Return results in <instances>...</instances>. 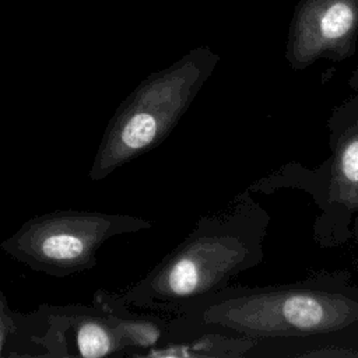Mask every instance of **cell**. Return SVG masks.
<instances>
[{
  "mask_svg": "<svg viewBox=\"0 0 358 358\" xmlns=\"http://www.w3.org/2000/svg\"><path fill=\"white\" fill-rule=\"evenodd\" d=\"M358 43V0H299L285 42V60L305 70L317 60L350 59Z\"/></svg>",
  "mask_w": 358,
  "mask_h": 358,
  "instance_id": "6",
  "label": "cell"
},
{
  "mask_svg": "<svg viewBox=\"0 0 358 358\" xmlns=\"http://www.w3.org/2000/svg\"><path fill=\"white\" fill-rule=\"evenodd\" d=\"M48 303L22 313L13 310L0 289V358H53Z\"/></svg>",
  "mask_w": 358,
  "mask_h": 358,
  "instance_id": "8",
  "label": "cell"
},
{
  "mask_svg": "<svg viewBox=\"0 0 358 358\" xmlns=\"http://www.w3.org/2000/svg\"><path fill=\"white\" fill-rule=\"evenodd\" d=\"M257 338L222 331H201L168 340L150 357L248 358Z\"/></svg>",
  "mask_w": 358,
  "mask_h": 358,
  "instance_id": "10",
  "label": "cell"
},
{
  "mask_svg": "<svg viewBox=\"0 0 358 358\" xmlns=\"http://www.w3.org/2000/svg\"><path fill=\"white\" fill-rule=\"evenodd\" d=\"M352 238L355 239V243L358 245V213L354 217V222H352Z\"/></svg>",
  "mask_w": 358,
  "mask_h": 358,
  "instance_id": "13",
  "label": "cell"
},
{
  "mask_svg": "<svg viewBox=\"0 0 358 358\" xmlns=\"http://www.w3.org/2000/svg\"><path fill=\"white\" fill-rule=\"evenodd\" d=\"M220 60L211 48L197 46L141 80L110 117L94 155L90 179L102 180L162 144Z\"/></svg>",
  "mask_w": 358,
  "mask_h": 358,
  "instance_id": "3",
  "label": "cell"
},
{
  "mask_svg": "<svg viewBox=\"0 0 358 358\" xmlns=\"http://www.w3.org/2000/svg\"><path fill=\"white\" fill-rule=\"evenodd\" d=\"M171 338L222 331L252 338L358 333V287L350 273L320 271L273 285H227L168 316Z\"/></svg>",
  "mask_w": 358,
  "mask_h": 358,
  "instance_id": "2",
  "label": "cell"
},
{
  "mask_svg": "<svg viewBox=\"0 0 358 358\" xmlns=\"http://www.w3.org/2000/svg\"><path fill=\"white\" fill-rule=\"evenodd\" d=\"M138 215L94 210H55L25 221L0 250L34 271L56 278L90 271L110 238L152 228Z\"/></svg>",
  "mask_w": 358,
  "mask_h": 358,
  "instance_id": "4",
  "label": "cell"
},
{
  "mask_svg": "<svg viewBox=\"0 0 358 358\" xmlns=\"http://www.w3.org/2000/svg\"><path fill=\"white\" fill-rule=\"evenodd\" d=\"M53 358H103L127 355V345L110 313L102 306L48 305Z\"/></svg>",
  "mask_w": 358,
  "mask_h": 358,
  "instance_id": "7",
  "label": "cell"
},
{
  "mask_svg": "<svg viewBox=\"0 0 358 358\" xmlns=\"http://www.w3.org/2000/svg\"><path fill=\"white\" fill-rule=\"evenodd\" d=\"M326 200L315 221L313 236L322 246H338L352 238L358 213V94L333 109Z\"/></svg>",
  "mask_w": 358,
  "mask_h": 358,
  "instance_id": "5",
  "label": "cell"
},
{
  "mask_svg": "<svg viewBox=\"0 0 358 358\" xmlns=\"http://www.w3.org/2000/svg\"><path fill=\"white\" fill-rule=\"evenodd\" d=\"M358 246V245H357ZM355 266L358 267V253H357V256H355Z\"/></svg>",
  "mask_w": 358,
  "mask_h": 358,
  "instance_id": "14",
  "label": "cell"
},
{
  "mask_svg": "<svg viewBox=\"0 0 358 358\" xmlns=\"http://www.w3.org/2000/svg\"><path fill=\"white\" fill-rule=\"evenodd\" d=\"M248 358H358V333L257 338Z\"/></svg>",
  "mask_w": 358,
  "mask_h": 358,
  "instance_id": "9",
  "label": "cell"
},
{
  "mask_svg": "<svg viewBox=\"0 0 358 358\" xmlns=\"http://www.w3.org/2000/svg\"><path fill=\"white\" fill-rule=\"evenodd\" d=\"M270 214L245 189L200 217L186 238L141 278L119 291L98 289L94 302L172 316L263 262Z\"/></svg>",
  "mask_w": 358,
  "mask_h": 358,
  "instance_id": "1",
  "label": "cell"
},
{
  "mask_svg": "<svg viewBox=\"0 0 358 358\" xmlns=\"http://www.w3.org/2000/svg\"><path fill=\"white\" fill-rule=\"evenodd\" d=\"M294 176L291 178L289 172L285 166L274 171L271 175L262 178L252 183L248 190L270 193L281 187H295L308 192L319 210L323 207L326 200V189L329 180V159L324 161L320 166L315 169H308L306 166H301L298 164H289Z\"/></svg>",
  "mask_w": 358,
  "mask_h": 358,
  "instance_id": "11",
  "label": "cell"
},
{
  "mask_svg": "<svg viewBox=\"0 0 358 358\" xmlns=\"http://www.w3.org/2000/svg\"><path fill=\"white\" fill-rule=\"evenodd\" d=\"M347 84H348V87H350L355 94H358V62H357L355 69L352 70V73H351V76H350Z\"/></svg>",
  "mask_w": 358,
  "mask_h": 358,
  "instance_id": "12",
  "label": "cell"
}]
</instances>
